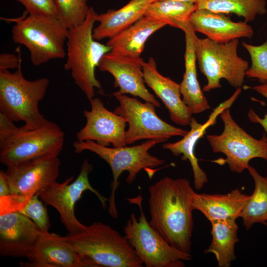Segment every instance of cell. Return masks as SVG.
I'll list each match as a JSON object with an SVG mask.
<instances>
[{
	"label": "cell",
	"instance_id": "1",
	"mask_svg": "<svg viewBox=\"0 0 267 267\" xmlns=\"http://www.w3.org/2000/svg\"><path fill=\"white\" fill-rule=\"evenodd\" d=\"M195 192L183 178L166 177L149 187L150 224L172 246L189 254Z\"/></svg>",
	"mask_w": 267,
	"mask_h": 267
},
{
	"label": "cell",
	"instance_id": "2",
	"mask_svg": "<svg viewBox=\"0 0 267 267\" xmlns=\"http://www.w3.org/2000/svg\"><path fill=\"white\" fill-rule=\"evenodd\" d=\"M66 236L89 267H143L125 236L109 225L94 222L80 232Z\"/></svg>",
	"mask_w": 267,
	"mask_h": 267
},
{
	"label": "cell",
	"instance_id": "3",
	"mask_svg": "<svg viewBox=\"0 0 267 267\" xmlns=\"http://www.w3.org/2000/svg\"><path fill=\"white\" fill-rule=\"evenodd\" d=\"M97 13L90 7L88 15L80 25L69 30L66 41L67 60L65 70H70L75 84L89 101L95 95V89L103 92L99 81L95 76V69L103 56L111 51L92 37Z\"/></svg>",
	"mask_w": 267,
	"mask_h": 267
},
{
	"label": "cell",
	"instance_id": "4",
	"mask_svg": "<svg viewBox=\"0 0 267 267\" xmlns=\"http://www.w3.org/2000/svg\"><path fill=\"white\" fill-rule=\"evenodd\" d=\"M49 84L45 77L33 81L25 79L22 62L13 73L0 70V112L13 122H24L27 128L41 126L47 120L40 113L39 105Z\"/></svg>",
	"mask_w": 267,
	"mask_h": 267
},
{
	"label": "cell",
	"instance_id": "5",
	"mask_svg": "<svg viewBox=\"0 0 267 267\" xmlns=\"http://www.w3.org/2000/svg\"><path fill=\"white\" fill-rule=\"evenodd\" d=\"M161 142L160 140L150 139L135 146L112 148L101 145L90 140H77L73 143L76 153L89 150L97 154L110 166L113 181L111 185V192L108 201V213L113 218L118 217L115 194L119 186L118 179L120 175L124 171H127L128 176L126 181L131 184L134 181L141 170L151 169L163 165L164 160L149 152L151 148Z\"/></svg>",
	"mask_w": 267,
	"mask_h": 267
},
{
	"label": "cell",
	"instance_id": "6",
	"mask_svg": "<svg viewBox=\"0 0 267 267\" xmlns=\"http://www.w3.org/2000/svg\"><path fill=\"white\" fill-rule=\"evenodd\" d=\"M14 21L12 39L27 47L33 65L39 66L51 60L65 57L64 44L69 29L58 18L29 14Z\"/></svg>",
	"mask_w": 267,
	"mask_h": 267
},
{
	"label": "cell",
	"instance_id": "7",
	"mask_svg": "<svg viewBox=\"0 0 267 267\" xmlns=\"http://www.w3.org/2000/svg\"><path fill=\"white\" fill-rule=\"evenodd\" d=\"M238 39L219 43L195 36L194 46L196 60L200 72L207 81L203 91L221 88L222 79L236 89L242 86L249 67L248 61L238 55Z\"/></svg>",
	"mask_w": 267,
	"mask_h": 267
},
{
	"label": "cell",
	"instance_id": "8",
	"mask_svg": "<svg viewBox=\"0 0 267 267\" xmlns=\"http://www.w3.org/2000/svg\"><path fill=\"white\" fill-rule=\"evenodd\" d=\"M58 156H44L7 167L5 172L11 195L0 198V213L19 211L34 195L56 181Z\"/></svg>",
	"mask_w": 267,
	"mask_h": 267
},
{
	"label": "cell",
	"instance_id": "9",
	"mask_svg": "<svg viewBox=\"0 0 267 267\" xmlns=\"http://www.w3.org/2000/svg\"><path fill=\"white\" fill-rule=\"evenodd\" d=\"M138 206L140 215L131 214L124 227L125 236L146 267H183L192 256L170 245L147 221L143 213L142 196L128 198Z\"/></svg>",
	"mask_w": 267,
	"mask_h": 267
},
{
	"label": "cell",
	"instance_id": "10",
	"mask_svg": "<svg viewBox=\"0 0 267 267\" xmlns=\"http://www.w3.org/2000/svg\"><path fill=\"white\" fill-rule=\"evenodd\" d=\"M64 136L60 128L47 120L37 128L17 127L0 141V161L8 167L44 156H58L63 149Z\"/></svg>",
	"mask_w": 267,
	"mask_h": 267
},
{
	"label": "cell",
	"instance_id": "11",
	"mask_svg": "<svg viewBox=\"0 0 267 267\" xmlns=\"http://www.w3.org/2000/svg\"><path fill=\"white\" fill-rule=\"evenodd\" d=\"M220 117L223 123L222 132L206 136L213 152L225 156L222 161L216 163L227 164L231 171L241 174L247 169L252 159L259 158L267 161L265 135L257 139L248 134L233 119L229 108L223 109Z\"/></svg>",
	"mask_w": 267,
	"mask_h": 267
},
{
	"label": "cell",
	"instance_id": "12",
	"mask_svg": "<svg viewBox=\"0 0 267 267\" xmlns=\"http://www.w3.org/2000/svg\"><path fill=\"white\" fill-rule=\"evenodd\" d=\"M113 95L119 105L114 112L123 117L128 124L126 131V142L131 144L142 139L167 141L175 136H184L188 131L172 126L158 116L155 106L145 101L141 102L135 97H131L118 91Z\"/></svg>",
	"mask_w": 267,
	"mask_h": 267
},
{
	"label": "cell",
	"instance_id": "13",
	"mask_svg": "<svg viewBox=\"0 0 267 267\" xmlns=\"http://www.w3.org/2000/svg\"><path fill=\"white\" fill-rule=\"evenodd\" d=\"M93 166L86 158L81 167L80 173L73 182L74 177L67 178L62 183L56 181L40 191L38 194L46 205L54 207L59 213L62 223L70 234H76L86 225L80 222L75 215V206L83 193L89 190L98 198L104 209L106 208L108 199L103 196L91 185L89 175Z\"/></svg>",
	"mask_w": 267,
	"mask_h": 267
},
{
	"label": "cell",
	"instance_id": "14",
	"mask_svg": "<svg viewBox=\"0 0 267 267\" xmlns=\"http://www.w3.org/2000/svg\"><path fill=\"white\" fill-rule=\"evenodd\" d=\"M89 101L91 109L84 111L86 124L76 134L77 140H90L114 147L127 146L126 119L108 110L98 98L94 97Z\"/></svg>",
	"mask_w": 267,
	"mask_h": 267
},
{
	"label": "cell",
	"instance_id": "15",
	"mask_svg": "<svg viewBox=\"0 0 267 267\" xmlns=\"http://www.w3.org/2000/svg\"><path fill=\"white\" fill-rule=\"evenodd\" d=\"M144 61L141 57H128L109 51L101 59L98 68L114 78V86L122 94H130L149 102L156 107L160 104L146 89L142 70Z\"/></svg>",
	"mask_w": 267,
	"mask_h": 267
},
{
	"label": "cell",
	"instance_id": "16",
	"mask_svg": "<svg viewBox=\"0 0 267 267\" xmlns=\"http://www.w3.org/2000/svg\"><path fill=\"white\" fill-rule=\"evenodd\" d=\"M29 218L18 211L0 214V254L27 258L41 233Z\"/></svg>",
	"mask_w": 267,
	"mask_h": 267
},
{
	"label": "cell",
	"instance_id": "17",
	"mask_svg": "<svg viewBox=\"0 0 267 267\" xmlns=\"http://www.w3.org/2000/svg\"><path fill=\"white\" fill-rule=\"evenodd\" d=\"M28 262L20 266L28 267H89L69 242L67 237L54 233L41 232Z\"/></svg>",
	"mask_w": 267,
	"mask_h": 267
},
{
	"label": "cell",
	"instance_id": "18",
	"mask_svg": "<svg viewBox=\"0 0 267 267\" xmlns=\"http://www.w3.org/2000/svg\"><path fill=\"white\" fill-rule=\"evenodd\" d=\"M142 70L145 84L161 100L171 120L178 125H189L192 113L181 98L179 84L160 74L152 57L143 62Z\"/></svg>",
	"mask_w": 267,
	"mask_h": 267
},
{
	"label": "cell",
	"instance_id": "19",
	"mask_svg": "<svg viewBox=\"0 0 267 267\" xmlns=\"http://www.w3.org/2000/svg\"><path fill=\"white\" fill-rule=\"evenodd\" d=\"M190 22L194 31L209 39L225 43L241 38H251L254 32L246 22H234L225 14L206 9H198L192 13Z\"/></svg>",
	"mask_w": 267,
	"mask_h": 267
},
{
	"label": "cell",
	"instance_id": "20",
	"mask_svg": "<svg viewBox=\"0 0 267 267\" xmlns=\"http://www.w3.org/2000/svg\"><path fill=\"white\" fill-rule=\"evenodd\" d=\"M249 197L238 188L223 194L195 192L192 205L194 210L199 211L210 222L222 220H236L240 218Z\"/></svg>",
	"mask_w": 267,
	"mask_h": 267
},
{
	"label": "cell",
	"instance_id": "21",
	"mask_svg": "<svg viewBox=\"0 0 267 267\" xmlns=\"http://www.w3.org/2000/svg\"><path fill=\"white\" fill-rule=\"evenodd\" d=\"M223 109L221 105L217 107L209 120L203 124L198 123L194 117H192L189 125L190 130L181 139L163 144V148L171 151L174 156L182 155V160L189 161L193 172L194 186L198 190L201 189L207 182L208 178L206 173L200 168L195 155V146L198 140L205 134L207 129L215 123L218 115L220 114Z\"/></svg>",
	"mask_w": 267,
	"mask_h": 267
},
{
	"label": "cell",
	"instance_id": "22",
	"mask_svg": "<svg viewBox=\"0 0 267 267\" xmlns=\"http://www.w3.org/2000/svg\"><path fill=\"white\" fill-rule=\"evenodd\" d=\"M185 34V72L179 84L182 99L192 114H200L210 108L208 101L201 89L196 70V57L194 46L195 36L191 24L183 31Z\"/></svg>",
	"mask_w": 267,
	"mask_h": 267
},
{
	"label": "cell",
	"instance_id": "23",
	"mask_svg": "<svg viewBox=\"0 0 267 267\" xmlns=\"http://www.w3.org/2000/svg\"><path fill=\"white\" fill-rule=\"evenodd\" d=\"M154 1L131 0L118 9L97 14L96 22L99 24L93 29V38L96 41L110 39L127 29L144 16L147 8Z\"/></svg>",
	"mask_w": 267,
	"mask_h": 267
},
{
	"label": "cell",
	"instance_id": "24",
	"mask_svg": "<svg viewBox=\"0 0 267 267\" xmlns=\"http://www.w3.org/2000/svg\"><path fill=\"white\" fill-rule=\"evenodd\" d=\"M167 24L144 16L132 26L109 39L111 51L133 58L140 57L147 39Z\"/></svg>",
	"mask_w": 267,
	"mask_h": 267
},
{
	"label": "cell",
	"instance_id": "25",
	"mask_svg": "<svg viewBox=\"0 0 267 267\" xmlns=\"http://www.w3.org/2000/svg\"><path fill=\"white\" fill-rule=\"evenodd\" d=\"M212 241L205 254H213L219 267H229L236 258L235 246L238 242V226L234 220L211 222Z\"/></svg>",
	"mask_w": 267,
	"mask_h": 267
},
{
	"label": "cell",
	"instance_id": "26",
	"mask_svg": "<svg viewBox=\"0 0 267 267\" xmlns=\"http://www.w3.org/2000/svg\"><path fill=\"white\" fill-rule=\"evenodd\" d=\"M196 9V4L192 2L155 1L149 5L144 16L184 31L190 24V17Z\"/></svg>",
	"mask_w": 267,
	"mask_h": 267
},
{
	"label": "cell",
	"instance_id": "27",
	"mask_svg": "<svg viewBox=\"0 0 267 267\" xmlns=\"http://www.w3.org/2000/svg\"><path fill=\"white\" fill-rule=\"evenodd\" d=\"M254 180L255 188L247 201L241 214L243 224L246 230L256 223L267 222V177H263L252 166L247 168Z\"/></svg>",
	"mask_w": 267,
	"mask_h": 267
},
{
	"label": "cell",
	"instance_id": "28",
	"mask_svg": "<svg viewBox=\"0 0 267 267\" xmlns=\"http://www.w3.org/2000/svg\"><path fill=\"white\" fill-rule=\"evenodd\" d=\"M197 8L224 14H234L245 22L253 21L258 15L267 13L265 0H198Z\"/></svg>",
	"mask_w": 267,
	"mask_h": 267
},
{
	"label": "cell",
	"instance_id": "29",
	"mask_svg": "<svg viewBox=\"0 0 267 267\" xmlns=\"http://www.w3.org/2000/svg\"><path fill=\"white\" fill-rule=\"evenodd\" d=\"M88 0H53L57 18L70 30L82 24L90 7Z\"/></svg>",
	"mask_w": 267,
	"mask_h": 267
},
{
	"label": "cell",
	"instance_id": "30",
	"mask_svg": "<svg viewBox=\"0 0 267 267\" xmlns=\"http://www.w3.org/2000/svg\"><path fill=\"white\" fill-rule=\"evenodd\" d=\"M242 46L249 53L251 65L246 72V77L267 82V39L262 44L254 45L245 42Z\"/></svg>",
	"mask_w": 267,
	"mask_h": 267
},
{
	"label": "cell",
	"instance_id": "31",
	"mask_svg": "<svg viewBox=\"0 0 267 267\" xmlns=\"http://www.w3.org/2000/svg\"><path fill=\"white\" fill-rule=\"evenodd\" d=\"M38 194L33 195L19 212L30 219L42 232H48L50 227L46 208Z\"/></svg>",
	"mask_w": 267,
	"mask_h": 267
},
{
	"label": "cell",
	"instance_id": "32",
	"mask_svg": "<svg viewBox=\"0 0 267 267\" xmlns=\"http://www.w3.org/2000/svg\"><path fill=\"white\" fill-rule=\"evenodd\" d=\"M21 3L29 14H39L57 18L53 0H15Z\"/></svg>",
	"mask_w": 267,
	"mask_h": 267
},
{
	"label": "cell",
	"instance_id": "33",
	"mask_svg": "<svg viewBox=\"0 0 267 267\" xmlns=\"http://www.w3.org/2000/svg\"><path fill=\"white\" fill-rule=\"evenodd\" d=\"M250 88L255 90L267 99V82L263 83L262 84ZM248 117L250 122L258 123L262 126L266 133V136L267 139V113L265 115L263 118H261L251 108L248 111Z\"/></svg>",
	"mask_w": 267,
	"mask_h": 267
},
{
	"label": "cell",
	"instance_id": "34",
	"mask_svg": "<svg viewBox=\"0 0 267 267\" xmlns=\"http://www.w3.org/2000/svg\"><path fill=\"white\" fill-rule=\"evenodd\" d=\"M18 55L10 53H2L0 55V70L17 69L22 62L20 47L16 48Z\"/></svg>",
	"mask_w": 267,
	"mask_h": 267
},
{
	"label": "cell",
	"instance_id": "35",
	"mask_svg": "<svg viewBox=\"0 0 267 267\" xmlns=\"http://www.w3.org/2000/svg\"><path fill=\"white\" fill-rule=\"evenodd\" d=\"M13 121L0 112V141L2 140L17 128Z\"/></svg>",
	"mask_w": 267,
	"mask_h": 267
},
{
	"label": "cell",
	"instance_id": "36",
	"mask_svg": "<svg viewBox=\"0 0 267 267\" xmlns=\"http://www.w3.org/2000/svg\"><path fill=\"white\" fill-rule=\"evenodd\" d=\"M11 195L9 184L5 176V172L0 171V198Z\"/></svg>",
	"mask_w": 267,
	"mask_h": 267
},
{
	"label": "cell",
	"instance_id": "37",
	"mask_svg": "<svg viewBox=\"0 0 267 267\" xmlns=\"http://www.w3.org/2000/svg\"><path fill=\"white\" fill-rule=\"evenodd\" d=\"M160 0H173V1L187 2H192V3H196L197 1H198V0H155V1H160Z\"/></svg>",
	"mask_w": 267,
	"mask_h": 267
},
{
	"label": "cell",
	"instance_id": "38",
	"mask_svg": "<svg viewBox=\"0 0 267 267\" xmlns=\"http://www.w3.org/2000/svg\"><path fill=\"white\" fill-rule=\"evenodd\" d=\"M263 224L267 227V222H265Z\"/></svg>",
	"mask_w": 267,
	"mask_h": 267
}]
</instances>
